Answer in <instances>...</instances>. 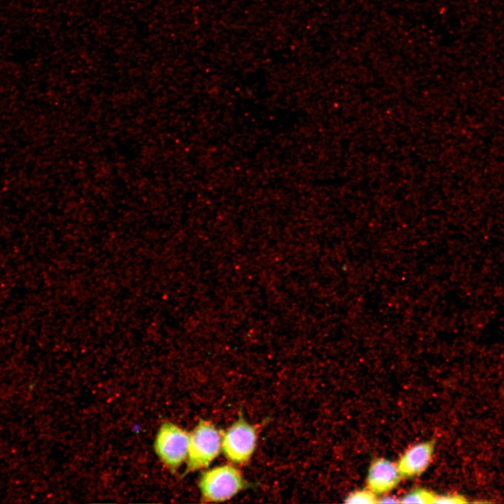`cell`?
I'll return each instance as SVG.
<instances>
[{
    "instance_id": "cell-5",
    "label": "cell",
    "mask_w": 504,
    "mask_h": 504,
    "mask_svg": "<svg viewBox=\"0 0 504 504\" xmlns=\"http://www.w3.org/2000/svg\"><path fill=\"white\" fill-rule=\"evenodd\" d=\"M434 448L433 441L421 442L408 448L397 463L402 477L410 478L423 473L432 461Z\"/></svg>"
},
{
    "instance_id": "cell-7",
    "label": "cell",
    "mask_w": 504,
    "mask_h": 504,
    "mask_svg": "<svg viewBox=\"0 0 504 504\" xmlns=\"http://www.w3.org/2000/svg\"><path fill=\"white\" fill-rule=\"evenodd\" d=\"M435 493L425 489H415L405 494L400 500L402 503H433Z\"/></svg>"
},
{
    "instance_id": "cell-8",
    "label": "cell",
    "mask_w": 504,
    "mask_h": 504,
    "mask_svg": "<svg viewBox=\"0 0 504 504\" xmlns=\"http://www.w3.org/2000/svg\"><path fill=\"white\" fill-rule=\"evenodd\" d=\"M377 494L369 489H360L350 493L345 498L346 503L372 504L378 503Z\"/></svg>"
},
{
    "instance_id": "cell-1",
    "label": "cell",
    "mask_w": 504,
    "mask_h": 504,
    "mask_svg": "<svg viewBox=\"0 0 504 504\" xmlns=\"http://www.w3.org/2000/svg\"><path fill=\"white\" fill-rule=\"evenodd\" d=\"M198 486L203 500L217 503L233 498L245 488L246 482L238 468L223 464L204 472Z\"/></svg>"
},
{
    "instance_id": "cell-6",
    "label": "cell",
    "mask_w": 504,
    "mask_h": 504,
    "mask_svg": "<svg viewBox=\"0 0 504 504\" xmlns=\"http://www.w3.org/2000/svg\"><path fill=\"white\" fill-rule=\"evenodd\" d=\"M401 478L397 465L388 459L378 458L370 464L367 477L368 489L375 494L384 493L393 489Z\"/></svg>"
},
{
    "instance_id": "cell-4",
    "label": "cell",
    "mask_w": 504,
    "mask_h": 504,
    "mask_svg": "<svg viewBox=\"0 0 504 504\" xmlns=\"http://www.w3.org/2000/svg\"><path fill=\"white\" fill-rule=\"evenodd\" d=\"M190 433L178 425L167 422L160 428L155 449L162 463L171 470H176L187 459Z\"/></svg>"
},
{
    "instance_id": "cell-9",
    "label": "cell",
    "mask_w": 504,
    "mask_h": 504,
    "mask_svg": "<svg viewBox=\"0 0 504 504\" xmlns=\"http://www.w3.org/2000/svg\"><path fill=\"white\" fill-rule=\"evenodd\" d=\"M465 498L458 494H435L433 503H468Z\"/></svg>"
},
{
    "instance_id": "cell-10",
    "label": "cell",
    "mask_w": 504,
    "mask_h": 504,
    "mask_svg": "<svg viewBox=\"0 0 504 504\" xmlns=\"http://www.w3.org/2000/svg\"><path fill=\"white\" fill-rule=\"evenodd\" d=\"M379 503H397L400 500L393 496H385L381 499H378Z\"/></svg>"
},
{
    "instance_id": "cell-2",
    "label": "cell",
    "mask_w": 504,
    "mask_h": 504,
    "mask_svg": "<svg viewBox=\"0 0 504 504\" xmlns=\"http://www.w3.org/2000/svg\"><path fill=\"white\" fill-rule=\"evenodd\" d=\"M222 434L211 422L201 420L190 433L187 470L209 466L221 451Z\"/></svg>"
},
{
    "instance_id": "cell-3",
    "label": "cell",
    "mask_w": 504,
    "mask_h": 504,
    "mask_svg": "<svg viewBox=\"0 0 504 504\" xmlns=\"http://www.w3.org/2000/svg\"><path fill=\"white\" fill-rule=\"evenodd\" d=\"M257 440L256 427L240 418L222 435L221 451L231 463L245 464L255 450Z\"/></svg>"
}]
</instances>
